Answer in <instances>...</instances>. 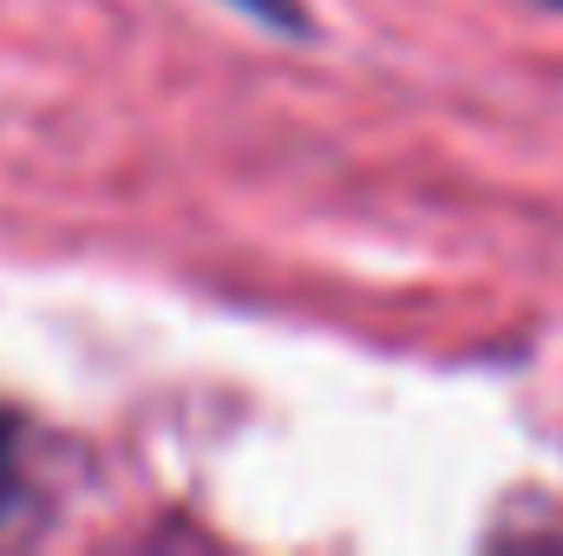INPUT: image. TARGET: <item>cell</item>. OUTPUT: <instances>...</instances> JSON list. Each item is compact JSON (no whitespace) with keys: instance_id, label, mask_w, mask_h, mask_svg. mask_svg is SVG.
Wrapping results in <instances>:
<instances>
[{"instance_id":"2","label":"cell","mask_w":563,"mask_h":556,"mask_svg":"<svg viewBox=\"0 0 563 556\" xmlns=\"http://www.w3.org/2000/svg\"><path fill=\"white\" fill-rule=\"evenodd\" d=\"M20 504V452H13V419L0 413V524Z\"/></svg>"},{"instance_id":"1","label":"cell","mask_w":563,"mask_h":556,"mask_svg":"<svg viewBox=\"0 0 563 556\" xmlns=\"http://www.w3.org/2000/svg\"><path fill=\"white\" fill-rule=\"evenodd\" d=\"M223 7H236L243 20H256L263 33H282V40H308L314 33V20H308L301 0H223Z\"/></svg>"},{"instance_id":"3","label":"cell","mask_w":563,"mask_h":556,"mask_svg":"<svg viewBox=\"0 0 563 556\" xmlns=\"http://www.w3.org/2000/svg\"><path fill=\"white\" fill-rule=\"evenodd\" d=\"M544 7H563V0H544Z\"/></svg>"}]
</instances>
